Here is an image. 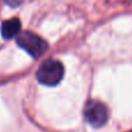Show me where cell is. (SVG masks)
<instances>
[{
    "instance_id": "obj_5",
    "label": "cell",
    "mask_w": 132,
    "mask_h": 132,
    "mask_svg": "<svg viewBox=\"0 0 132 132\" xmlns=\"http://www.w3.org/2000/svg\"><path fill=\"white\" fill-rule=\"evenodd\" d=\"M4 3L6 4V5L11 6V7H18V6H20L21 4L23 3V0H4Z\"/></svg>"
},
{
    "instance_id": "obj_6",
    "label": "cell",
    "mask_w": 132,
    "mask_h": 132,
    "mask_svg": "<svg viewBox=\"0 0 132 132\" xmlns=\"http://www.w3.org/2000/svg\"><path fill=\"white\" fill-rule=\"evenodd\" d=\"M131 132H132V131H131Z\"/></svg>"
},
{
    "instance_id": "obj_3",
    "label": "cell",
    "mask_w": 132,
    "mask_h": 132,
    "mask_svg": "<svg viewBox=\"0 0 132 132\" xmlns=\"http://www.w3.org/2000/svg\"><path fill=\"white\" fill-rule=\"evenodd\" d=\"M84 118L91 126L101 127L108 122L109 110L106 105L98 101H89L84 105Z\"/></svg>"
},
{
    "instance_id": "obj_2",
    "label": "cell",
    "mask_w": 132,
    "mask_h": 132,
    "mask_svg": "<svg viewBox=\"0 0 132 132\" xmlns=\"http://www.w3.org/2000/svg\"><path fill=\"white\" fill-rule=\"evenodd\" d=\"M16 43L34 59L43 55L48 49V43L41 36L30 30L19 33V35L16 36Z\"/></svg>"
},
{
    "instance_id": "obj_1",
    "label": "cell",
    "mask_w": 132,
    "mask_h": 132,
    "mask_svg": "<svg viewBox=\"0 0 132 132\" xmlns=\"http://www.w3.org/2000/svg\"><path fill=\"white\" fill-rule=\"evenodd\" d=\"M64 75V68L60 61L46 60L41 63L36 71L37 81L47 87H55L62 81Z\"/></svg>"
},
{
    "instance_id": "obj_4",
    "label": "cell",
    "mask_w": 132,
    "mask_h": 132,
    "mask_svg": "<svg viewBox=\"0 0 132 132\" xmlns=\"http://www.w3.org/2000/svg\"><path fill=\"white\" fill-rule=\"evenodd\" d=\"M1 35L4 39L8 40L12 37H16L21 30V22L18 18H13L10 20H6L1 25Z\"/></svg>"
}]
</instances>
